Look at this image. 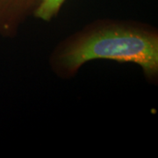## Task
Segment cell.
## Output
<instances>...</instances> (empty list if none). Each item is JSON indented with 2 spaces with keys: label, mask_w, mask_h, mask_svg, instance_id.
I'll return each mask as SVG.
<instances>
[{
  "label": "cell",
  "mask_w": 158,
  "mask_h": 158,
  "mask_svg": "<svg viewBox=\"0 0 158 158\" xmlns=\"http://www.w3.org/2000/svg\"><path fill=\"white\" fill-rule=\"evenodd\" d=\"M54 58L56 70L66 75L75 74L89 61L107 59L136 63L147 77L154 78L158 72V36L153 30L134 25L108 23L74 36Z\"/></svg>",
  "instance_id": "cell-1"
},
{
  "label": "cell",
  "mask_w": 158,
  "mask_h": 158,
  "mask_svg": "<svg viewBox=\"0 0 158 158\" xmlns=\"http://www.w3.org/2000/svg\"><path fill=\"white\" fill-rule=\"evenodd\" d=\"M65 0H41L34 12V17L43 21H50L58 14Z\"/></svg>",
  "instance_id": "cell-3"
},
{
  "label": "cell",
  "mask_w": 158,
  "mask_h": 158,
  "mask_svg": "<svg viewBox=\"0 0 158 158\" xmlns=\"http://www.w3.org/2000/svg\"><path fill=\"white\" fill-rule=\"evenodd\" d=\"M41 0H0V35L15 34L19 24L34 14Z\"/></svg>",
  "instance_id": "cell-2"
}]
</instances>
